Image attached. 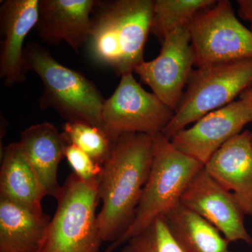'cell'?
Masks as SVG:
<instances>
[{
	"label": "cell",
	"mask_w": 252,
	"mask_h": 252,
	"mask_svg": "<svg viewBox=\"0 0 252 252\" xmlns=\"http://www.w3.org/2000/svg\"><path fill=\"white\" fill-rule=\"evenodd\" d=\"M153 160L152 136L124 133L114 141L99 177L102 207L97 216L102 242H114L135 217Z\"/></svg>",
	"instance_id": "1"
},
{
	"label": "cell",
	"mask_w": 252,
	"mask_h": 252,
	"mask_svg": "<svg viewBox=\"0 0 252 252\" xmlns=\"http://www.w3.org/2000/svg\"><path fill=\"white\" fill-rule=\"evenodd\" d=\"M153 7V0L97 1L89 40L93 59L121 77L135 72L144 61Z\"/></svg>",
	"instance_id": "2"
},
{
	"label": "cell",
	"mask_w": 252,
	"mask_h": 252,
	"mask_svg": "<svg viewBox=\"0 0 252 252\" xmlns=\"http://www.w3.org/2000/svg\"><path fill=\"white\" fill-rule=\"evenodd\" d=\"M153 160L135 217L130 226L105 252H113L159 217L181 204L187 187L204 165L176 148L162 132L152 135Z\"/></svg>",
	"instance_id": "3"
},
{
	"label": "cell",
	"mask_w": 252,
	"mask_h": 252,
	"mask_svg": "<svg viewBox=\"0 0 252 252\" xmlns=\"http://www.w3.org/2000/svg\"><path fill=\"white\" fill-rule=\"evenodd\" d=\"M25 66L26 72H35L42 83L41 109H54L68 122L86 123L102 129L105 99L94 82L63 65L36 43L25 49Z\"/></svg>",
	"instance_id": "4"
},
{
	"label": "cell",
	"mask_w": 252,
	"mask_h": 252,
	"mask_svg": "<svg viewBox=\"0 0 252 252\" xmlns=\"http://www.w3.org/2000/svg\"><path fill=\"white\" fill-rule=\"evenodd\" d=\"M54 217L38 252H98L102 243L97 227L98 180L67 177L57 198Z\"/></svg>",
	"instance_id": "5"
},
{
	"label": "cell",
	"mask_w": 252,
	"mask_h": 252,
	"mask_svg": "<svg viewBox=\"0 0 252 252\" xmlns=\"http://www.w3.org/2000/svg\"><path fill=\"white\" fill-rule=\"evenodd\" d=\"M252 86V60L198 67L162 133L171 140L200 118L234 102Z\"/></svg>",
	"instance_id": "6"
},
{
	"label": "cell",
	"mask_w": 252,
	"mask_h": 252,
	"mask_svg": "<svg viewBox=\"0 0 252 252\" xmlns=\"http://www.w3.org/2000/svg\"><path fill=\"white\" fill-rule=\"evenodd\" d=\"M187 28L196 67L252 60V31L239 21L228 0L199 11Z\"/></svg>",
	"instance_id": "7"
},
{
	"label": "cell",
	"mask_w": 252,
	"mask_h": 252,
	"mask_svg": "<svg viewBox=\"0 0 252 252\" xmlns=\"http://www.w3.org/2000/svg\"><path fill=\"white\" fill-rule=\"evenodd\" d=\"M173 114L153 93L144 90L132 74H125L105 99L102 129L113 142L124 133L154 135L162 132Z\"/></svg>",
	"instance_id": "8"
},
{
	"label": "cell",
	"mask_w": 252,
	"mask_h": 252,
	"mask_svg": "<svg viewBox=\"0 0 252 252\" xmlns=\"http://www.w3.org/2000/svg\"><path fill=\"white\" fill-rule=\"evenodd\" d=\"M194 56L188 28H179L161 41L157 58L143 61L135 72L152 93L175 112L193 72Z\"/></svg>",
	"instance_id": "9"
},
{
	"label": "cell",
	"mask_w": 252,
	"mask_h": 252,
	"mask_svg": "<svg viewBox=\"0 0 252 252\" xmlns=\"http://www.w3.org/2000/svg\"><path fill=\"white\" fill-rule=\"evenodd\" d=\"M252 122V110L240 98L200 118L170 140L176 148L205 166L222 146Z\"/></svg>",
	"instance_id": "10"
},
{
	"label": "cell",
	"mask_w": 252,
	"mask_h": 252,
	"mask_svg": "<svg viewBox=\"0 0 252 252\" xmlns=\"http://www.w3.org/2000/svg\"><path fill=\"white\" fill-rule=\"evenodd\" d=\"M181 205L200 215L220 230L229 243L252 245L245 213L233 194L202 169L182 195Z\"/></svg>",
	"instance_id": "11"
},
{
	"label": "cell",
	"mask_w": 252,
	"mask_h": 252,
	"mask_svg": "<svg viewBox=\"0 0 252 252\" xmlns=\"http://www.w3.org/2000/svg\"><path fill=\"white\" fill-rule=\"evenodd\" d=\"M39 0H6L0 6V78L6 87L26 81L23 43L35 28Z\"/></svg>",
	"instance_id": "12"
},
{
	"label": "cell",
	"mask_w": 252,
	"mask_h": 252,
	"mask_svg": "<svg viewBox=\"0 0 252 252\" xmlns=\"http://www.w3.org/2000/svg\"><path fill=\"white\" fill-rule=\"evenodd\" d=\"M94 0H39L35 26L38 36L46 44L67 43L75 52L89 42Z\"/></svg>",
	"instance_id": "13"
},
{
	"label": "cell",
	"mask_w": 252,
	"mask_h": 252,
	"mask_svg": "<svg viewBox=\"0 0 252 252\" xmlns=\"http://www.w3.org/2000/svg\"><path fill=\"white\" fill-rule=\"evenodd\" d=\"M204 168L233 194L245 215L252 217V132L243 131L230 139Z\"/></svg>",
	"instance_id": "14"
},
{
	"label": "cell",
	"mask_w": 252,
	"mask_h": 252,
	"mask_svg": "<svg viewBox=\"0 0 252 252\" xmlns=\"http://www.w3.org/2000/svg\"><path fill=\"white\" fill-rule=\"evenodd\" d=\"M19 142L45 196L59 198L62 187L58 181V170L67 144L62 132L51 123L44 122L23 130Z\"/></svg>",
	"instance_id": "15"
},
{
	"label": "cell",
	"mask_w": 252,
	"mask_h": 252,
	"mask_svg": "<svg viewBox=\"0 0 252 252\" xmlns=\"http://www.w3.org/2000/svg\"><path fill=\"white\" fill-rule=\"evenodd\" d=\"M49 223L42 210L0 198V252H38Z\"/></svg>",
	"instance_id": "16"
},
{
	"label": "cell",
	"mask_w": 252,
	"mask_h": 252,
	"mask_svg": "<svg viewBox=\"0 0 252 252\" xmlns=\"http://www.w3.org/2000/svg\"><path fill=\"white\" fill-rule=\"evenodd\" d=\"M44 197L20 142L6 146L1 154L0 198L42 210L41 200Z\"/></svg>",
	"instance_id": "17"
},
{
	"label": "cell",
	"mask_w": 252,
	"mask_h": 252,
	"mask_svg": "<svg viewBox=\"0 0 252 252\" xmlns=\"http://www.w3.org/2000/svg\"><path fill=\"white\" fill-rule=\"evenodd\" d=\"M165 217L172 235L186 252H230V243L220 230L181 204Z\"/></svg>",
	"instance_id": "18"
},
{
	"label": "cell",
	"mask_w": 252,
	"mask_h": 252,
	"mask_svg": "<svg viewBox=\"0 0 252 252\" xmlns=\"http://www.w3.org/2000/svg\"><path fill=\"white\" fill-rule=\"evenodd\" d=\"M216 2L215 0H155L151 32L161 41L176 30L187 27L199 11Z\"/></svg>",
	"instance_id": "19"
},
{
	"label": "cell",
	"mask_w": 252,
	"mask_h": 252,
	"mask_svg": "<svg viewBox=\"0 0 252 252\" xmlns=\"http://www.w3.org/2000/svg\"><path fill=\"white\" fill-rule=\"evenodd\" d=\"M63 135L67 144L84 151L94 161L103 165L112 152L114 142L100 127L82 122H66Z\"/></svg>",
	"instance_id": "20"
},
{
	"label": "cell",
	"mask_w": 252,
	"mask_h": 252,
	"mask_svg": "<svg viewBox=\"0 0 252 252\" xmlns=\"http://www.w3.org/2000/svg\"><path fill=\"white\" fill-rule=\"evenodd\" d=\"M125 244L122 252H186L172 235L165 216L158 217Z\"/></svg>",
	"instance_id": "21"
},
{
	"label": "cell",
	"mask_w": 252,
	"mask_h": 252,
	"mask_svg": "<svg viewBox=\"0 0 252 252\" xmlns=\"http://www.w3.org/2000/svg\"><path fill=\"white\" fill-rule=\"evenodd\" d=\"M64 157L67 158L75 174L81 180L85 182L98 180L102 165L94 161L84 151L73 144H67L64 149Z\"/></svg>",
	"instance_id": "22"
},
{
	"label": "cell",
	"mask_w": 252,
	"mask_h": 252,
	"mask_svg": "<svg viewBox=\"0 0 252 252\" xmlns=\"http://www.w3.org/2000/svg\"><path fill=\"white\" fill-rule=\"evenodd\" d=\"M237 4L239 14L250 23L252 28V0H238Z\"/></svg>",
	"instance_id": "23"
},
{
	"label": "cell",
	"mask_w": 252,
	"mask_h": 252,
	"mask_svg": "<svg viewBox=\"0 0 252 252\" xmlns=\"http://www.w3.org/2000/svg\"><path fill=\"white\" fill-rule=\"evenodd\" d=\"M240 98L245 99V100L248 102L249 106H250V108H251L252 110V88L245 91V93H243V94L240 95Z\"/></svg>",
	"instance_id": "24"
},
{
	"label": "cell",
	"mask_w": 252,
	"mask_h": 252,
	"mask_svg": "<svg viewBox=\"0 0 252 252\" xmlns=\"http://www.w3.org/2000/svg\"></svg>",
	"instance_id": "25"
},
{
	"label": "cell",
	"mask_w": 252,
	"mask_h": 252,
	"mask_svg": "<svg viewBox=\"0 0 252 252\" xmlns=\"http://www.w3.org/2000/svg\"></svg>",
	"instance_id": "26"
}]
</instances>
